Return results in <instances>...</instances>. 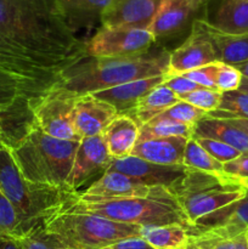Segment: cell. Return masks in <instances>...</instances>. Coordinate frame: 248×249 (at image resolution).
<instances>
[{"label": "cell", "mask_w": 248, "mask_h": 249, "mask_svg": "<svg viewBox=\"0 0 248 249\" xmlns=\"http://www.w3.org/2000/svg\"><path fill=\"white\" fill-rule=\"evenodd\" d=\"M242 78V74H241V72L235 66L225 65V63L219 62L215 78L216 90L220 91L221 94L223 92L238 90Z\"/></svg>", "instance_id": "e575fe53"}, {"label": "cell", "mask_w": 248, "mask_h": 249, "mask_svg": "<svg viewBox=\"0 0 248 249\" xmlns=\"http://www.w3.org/2000/svg\"><path fill=\"white\" fill-rule=\"evenodd\" d=\"M179 101V97L169 88L162 84L151 90L143 99H141L135 109L128 116L135 119L136 123L141 126L155 119L156 117L162 114L165 109H168Z\"/></svg>", "instance_id": "484cf974"}, {"label": "cell", "mask_w": 248, "mask_h": 249, "mask_svg": "<svg viewBox=\"0 0 248 249\" xmlns=\"http://www.w3.org/2000/svg\"><path fill=\"white\" fill-rule=\"evenodd\" d=\"M221 96H223V94L218 91V90L198 88V89L194 90V91L180 97V100L202 109V111H204L208 114L219 108L221 102Z\"/></svg>", "instance_id": "836d02e7"}, {"label": "cell", "mask_w": 248, "mask_h": 249, "mask_svg": "<svg viewBox=\"0 0 248 249\" xmlns=\"http://www.w3.org/2000/svg\"><path fill=\"white\" fill-rule=\"evenodd\" d=\"M206 116L207 113L204 111L180 100L179 102L165 109L162 114L156 117L155 119H169V121L194 126L197 122L201 121Z\"/></svg>", "instance_id": "4dcf8cb0"}, {"label": "cell", "mask_w": 248, "mask_h": 249, "mask_svg": "<svg viewBox=\"0 0 248 249\" xmlns=\"http://www.w3.org/2000/svg\"><path fill=\"white\" fill-rule=\"evenodd\" d=\"M105 249H155L151 247L147 242H146L145 238H142L141 236H136V237H129L125 240L118 241L114 245L109 246V247Z\"/></svg>", "instance_id": "ab89813d"}, {"label": "cell", "mask_w": 248, "mask_h": 249, "mask_svg": "<svg viewBox=\"0 0 248 249\" xmlns=\"http://www.w3.org/2000/svg\"><path fill=\"white\" fill-rule=\"evenodd\" d=\"M202 27L213 48L215 61L238 66L248 61V36H229L216 31L201 18Z\"/></svg>", "instance_id": "603a6c76"}, {"label": "cell", "mask_w": 248, "mask_h": 249, "mask_svg": "<svg viewBox=\"0 0 248 249\" xmlns=\"http://www.w3.org/2000/svg\"><path fill=\"white\" fill-rule=\"evenodd\" d=\"M75 195L63 204L60 211L91 214L142 228L182 225L190 229L191 226L174 195L164 186H152L147 197L102 202H83L75 198Z\"/></svg>", "instance_id": "3957f363"}, {"label": "cell", "mask_w": 248, "mask_h": 249, "mask_svg": "<svg viewBox=\"0 0 248 249\" xmlns=\"http://www.w3.org/2000/svg\"><path fill=\"white\" fill-rule=\"evenodd\" d=\"M189 170L185 165H159L129 156L112 160L106 172H118L138 179L148 186H164L170 189Z\"/></svg>", "instance_id": "5bb4252c"}, {"label": "cell", "mask_w": 248, "mask_h": 249, "mask_svg": "<svg viewBox=\"0 0 248 249\" xmlns=\"http://www.w3.org/2000/svg\"><path fill=\"white\" fill-rule=\"evenodd\" d=\"M169 190L191 226L198 219L214 213L247 195V191L238 184L237 180L226 177L224 173L216 174L190 168L184 177Z\"/></svg>", "instance_id": "52a82bcc"}, {"label": "cell", "mask_w": 248, "mask_h": 249, "mask_svg": "<svg viewBox=\"0 0 248 249\" xmlns=\"http://www.w3.org/2000/svg\"><path fill=\"white\" fill-rule=\"evenodd\" d=\"M111 1L112 0H56L66 24L78 38H80V32L89 33L96 27H101L102 16Z\"/></svg>", "instance_id": "ac0fdd59"}, {"label": "cell", "mask_w": 248, "mask_h": 249, "mask_svg": "<svg viewBox=\"0 0 248 249\" xmlns=\"http://www.w3.org/2000/svg\"><path fill=\"white\" fill-rule=\"evenodd\" d=\"M223 119L228 121L229 123H231L232 125L240 128L241 130H243L248 135V119H243V118H223Z\"/></svg>", "instance_id": "b9f144b4"}, {"label": "cell", "mask_w": 248, "mask_h": 249, "mask_svg": "<svg viewBox=\"0 0 248 249\" xmlns=\"http://www.w3.org/2000/svg\"><path fill=\"white\" fill-rule=\"evenodd\" d=\"M173 136L192 139V125H186L169 119H152L140 126L138 142L153 140V139L173 138Z\"/></svg>", "instance_id": "83f0119b"}, {"label": "cell", "mask_w": 248, "mask_h": 249, "mask_svg": "<svg viewBox=\"0 0 248 249\" xmlns=\"http://www.w3.org/2000/svg\"><path fill=\"white\" fill-rule=\"evenodd\" d=\"M213 118H243L248 119V92L235 90L223 92L220 106L216 111L207 114Z\"/></svg>", "instance_id": "f546056e"}, {"label": "cell", "mask_w": 248, "mask_h": 249, "mask_svg": "<svg viewBox=\"0 0 248 249\" xmlns=\"http://www.w3.org/2000/svg\"><path fill=\"white\" fill-rule=\"evenodd\" d=\"M236 180H237V179H236ZM237 181H238V184H240L241 186H242L243 189H245L246 191L248 192V178H247V179H241V180H237Z\"/></svg>", "instance_id": "f6af8a7d"}, {"label": "cell", "mask_w": 248, "mask_h": 249, "mask_svg": "<svg viewBox=\"0 0 248 249\" xmlns=\"http://www.w3.org/2000/svg\"><path fill=\"white\" fill-rule=\"evenodd\" d=\"M189 139L181 136L153 139L138 142L131 151L134 157L159 165H182Z\"/></svg>", "instance_id": "ffe728a7"}, {"label": "cell", "mask_w": 248, "mask_h": 249, "mask_svg": "<svg viewBox=\"0 0 248 249\" xmlns=\"http://www.w3.org/2000/svg\"><path fill=\"white\" fill-rule=\"evenodd\" d=\"M22 235L23 231L16 209L0 191V236H6L17 240Z\"/></svg>", "instance_id": "1f68e13d"}, {"label": "cell", "mask_w": 248, "mask_h": 249, "mask_svg": "<svg viewBox=\"0 0 248 249\" xmlns=\"http://www.w3.org/2000/svg\"><path fill=\"white\" fill-rule=\"evenodd\" d=\"M113 158L109 156L104 136L83 138L79 141L72 169L66 180V190L72 194L77 192V189L95 173L100 170L106 172Z\"/></svg>", "instance_id": "30bf717a"}, {"label": "cell", "mask_w": 248, "mask_h": 249, "mask_svg": "<svg viewBox=\"0 0 248 249\" xmlns=\"http://www.w3.org/2000/svg\"><path fill=\"white\" fill-rule=\"evenodd\" d=\"M77 95L55 85L34 106V124L51 138L80 141L73 126V113Z\"/></svg>", "instance_id": "ba28073f"}, {"label": "cell", "mask_w": 248, "mask_h": 249, "mask_svg": "<svg viewBox=\"0 0 248 249\" xmlns=\"http://www.w3.org/2000/svg\"><path fill=\"white\" fill-rule=\"evenodd\" d=\"M195 140H196L197 143H198L203 150H206L214 160L223 163V164L226 162H230V160H235L238 156L242 155V153L238 152V151L235 150L233 147L226 145V143L220 142V141L203 138H197L195 139Z\"/></svg>", "instance_id": "d590c367"}, {"label": "cell", "mask_w": 248, "mask_h": 249, "mask_svg": "<svg viewBox=\"0 0 248 249\" xmlns=\"http://www.w3.org/2000/svg\"><path fill=\"white\" fill-rule=\"evenodd\" d=\"M164 85L167 88H169L177 97H182L184 95L189 94V92L194 91V90L198 89L197 84H195L192 80H190L189 78L184 77V75H168L167 80L164 82Z\"/></svg>", "instance_id": "f35d334b"}, {"label": "cell", "mask_w": 248, "mask_h": 249, "mask_svg": "<svg viewBox=\"0 0 248 249\" xmlns=\"http://www.w3.org/2000/svg\"><path fill=\"white\" fill-rule=\"evenodd\" d=\"M207 0H164L151 23L150 33L155 40L179 34L203 16Z\"/></svg>", "instance_id": "7c38bea8"}, {"label": "cell", "mask_w": 248, "mask_h": 249, "mask_svg": "<svg viewBox=\"0 0 248 249\" xmlns=\"http://www.w3.org/2000/svg\"><path fill=\"white\" fill-rule=\"evenodd\" d=\"M79 141L58 140L35 124L21 141L10 148L14 160L27 181L36 186L66 191Z\"/></svg>", "instance_id": "277c9868"}, {"label": "cell", "mask_w": 248, "mask_h": 249, "mask_svg": "<svg viewBox=\"0 0 248 249\" xmlns=\"http://www.w3.org/2000/svg\"><path fill=\"white\" fill-rule=\"evenodd\" d=\"M203 138L220 141L241 153H248V135L225 119L206 116L192 126V139Z\"/></svg>", "instance_id": "7402d4cb"}, {"label": "cell", "mask_w": 248, "mask_h": 249, "mask_svg": "<svg viewBox=\"0 0 248 249\" xmlns=\"http://www.w3.org/2000/svg\"><path fill=\"white\" fill-rule=\"evenodd\" d=\"M43 226L65 249H105L118 241L141 236L142 226L118 223L91 214L57 211Z\"/></svg>", "instance_id": "8992f818"}, {"label": "cell", "mask_w": 248, "mask_h": 249, "mask_svg": "<svg viewBox=\"0 0 248 249\" xmlns=\"http://www.w3.org/2000/svg\"><path fill=\"white\" fill-rule=\"evenodd\" d=\"M141 237L155 249H181L189 243V229L182 225L142 228Z\"/></svg>", "instance_id": "4316f807"}, {"label": "cell", "mask_w": 248, "mask_h": 249, "mask_svg": "<svg viewBox=\"0 0 248 249\" xmlns=\"http://www.w3.org/2000/svg\"><path fill=\"white\" fill-rule=\"evenodd\" d=\"M118 116L112 105L97 99L91 94L77 97L73 113V126L75 134L83 138L102 135L105 129Z\"/></svg>", "instance_id": "2e32d148"}, {"label": "cell", "mask_w": 248, "mask_h": 249, "mask_svg": "<svg viewBox=\"0 0 248 249\" xmlns=\"http://www.w3.org/2000/svg\"><path fill=\"white\" fill-rule=\"evenodd\" d=\"M152 186L118 172H105L99 180L90 185L84 192L75 195L83 202H102L112 199L147 197Z\"/></svg>", "instance_id": "4fadbf2b"}, {"label": "cell", "mask_w": 248, "mask_h": 249, "mask_svg": "<svg viewBox=\"0 0 248 249\" xmlns=\"http://www.w3.org/2000/svg\"><path fill=\"white\" fill-rule=\"evenodd\" d=\"M235 67L240 71L241 74H242V77L247 78L248 79V61L245 63H241V65H238V66H235Z\"/></svg>", "instance_id": "7bdbcfd3"}, {"label": "cell", "mask_w": 248, "mask_h": 249, "mask_svg": "<svg viewBox=\"0 0 248 249\" xmlns=\"http://www.w3.org/2000/svg\"><path fill=\"white\" fill-rule=\"evenodd\" d=\"M189 238L201 249H248V231L231 226L189 229Z\"/></svg>", "instance_id": "cb8c5ba5"}, {"label": "cell", "mask_w": 248, "mask_h": 249, "mask_svg": "<svg viewBox=\"0 0 248 249\" xmlns=\"http://www.w3.org/2000/svg\"><path fill=\"white\" fill-rule=\"evenodd\" d=\"M87 41L56 0H0V131L11 148L34 124L33 108L84 58Z\"/></svg>", "instance_id": "6da1fadb"}, {"label": "cell", "mask_w": 248, "mask_h": 249, "mask_svg": "<svg viewBox=\"0 0 248 249\" xmlns=\"http://www.w3.org/2000/svg\"><path fill=\"white\" fill-rule=\"evenodd\" d=\"M0 249H21V246L16 238L0 236Z\"/></svg>", "instance_id": "60d3db41"}, {"label": "cell", "mask_w": 248, "mask_h": 249, "mask_svg": "<svg viewBox=\"0 0 248 249\" xmlns=\"http://www.w3.org/2000/svg\"><path fill=\"white\" fill-rule=\"evenodd\" d=\"M0 191L16 209L23 235L60 211L77 194L36 186L27 181L6 146H0Z\"/></svg>", "instance_id": "5b68a950"}, {"label": "cell", "mask_w": 248, "mask_h": 249, "mask_svg": "<svg viewBox=\"0 0 248 249\" xmlns=\"http://www.w3.org/2000/svg\"><path fill=\"white\" fill-rule=\"evenodd\" d=\"M167 78L168 75H158V77L134 80L109 89L92 92L91 95L112 105L117 109L118 114H129L135 109L141 99H143L151 90L164 84Z\"/></svg>", "instance_id": "d6986e66"}, {"label": "cell", "mask_w": 248, "mask_h": 249, "mask_svg": "<svg viewBox=\"0 0 248 249\" xmlns=\"http://www.w3.org/2000/svg\"><path fill=\"white\" fill-rule=\"evenodd\" d=\"M164 0H112L101 26L148 29Z\"/></svg>", "instance_id": "9a60e30c"}, {"label": "cell", "mask_w": 248, "mask_h": 249, "mask_svg": "<svg viewBox=\"0 0 248 249\" xmlns=\"http://www.w3.org/2000/svg\"><path fill=\"white\" fill-rule=\"evenodd\" d=\"M155 38L148 29L101 26L87 40L89 57H123L147 53Z\"/></svg>", "instance_id": "9c48e42d"}, {"label": "cell", "mask_w": 248, "mask_h": 249, "mask_svg": "<svg viewBox=\"0 0 248 249\" xmlns=\"http://www.w3.org/2000/svg\"><path fill=\"white\" fill-rule=\"evenodd\" d=\"M221 226H231L248 231V192L243 198L198 219L191 228L203 230Z\"/></svg>", "instance_id": "d4e9b609"}, {"label": "cell", "mask_w": 248, "mask_h": 249, "mask_svg": "<svg viewBox=\"0 0 248 249\" xmlns=\"http://www.w3.org/2000/svg\"><path fill=\"white\" fill-rule=\"evenodd\" d=\"M215 62L213 48L202 27L201 18L192 24L186 40L170 53L168 75H181Z\"/></svg>", "instance_id": "8fae6325"}, {"label": "cell", "mask_w": 248, "mask_h": 249, "mask_svg": "<svg viewBox=\"0 0 248 249\" xmlns=\"http://www.w3.org/2000/svg\"><path fill=\"white\" fill-rule=\"evenodd\" d=\"M181 249H201V248L197 247V246L195 245V243H192L191 241H190V238H189V243H187V245L185 246V247H182Z\"/></svg>", "instance_id": "bcb514c9"}, {"label": "cell", "mask_w": 248, "mask_h": 249, "mask_svg": "<svg viewBox=\"0 0 248 249\" xmlns=\"http://www.w3.org/2000/svg\"><path fill=\"white\" fill-rule=\"evenodd\" d=\"M238 90H241V91L248 92V79H247V78H245V77L242 78V80H241V84H240V88H238Z\"/></svg>", "instance_id": "ee69618b"}, {"label": "cell", "mask_w": 248, "mask_h": 249, "mask_svg": "<svg viewBox=\"0 0 248 249\" xmlns=\"http://www.w3.org/2000/svg\"><path fill=\"white\" fill-rule=\"evenodd\" d=\"M0 146H6L7 147V143H6V141H5V138H4V135L1 134V131H0Z\"/></svg>", "instance_id": "7dc6e473"}, {"label": "cell", "mask_w": 248, "mask_h": 249, "mask_svg": "<svg viewBox=\"0 0 248 249\" xmlns=\"http://www.w3.org/2000/svg\"><path fill=\"white\" fill-rule=\"evenodd\" d=\"M229 36H248V0H207L203 18Z\"/></svg>", "instance_id": "e0dca14e"}, {"label": "cell", "mask_w": 248, "mask_h": 249, "mask_svg": "<svg viewBox=\"0 0 248 249\" xmlns=\"http://www.w3.org/2000/svg\"><path fill=\"white\" fill-rule=\"evenodd\" d=\"M218 65L219 62L211 63V65H207L204 67L197 68V70L191 71V72L185 73L184 77L189 78L190 80L197 84L201 88H206V89H212L216 90V84H215V78H216V71H218Z\"/></svg>", "instance_id": "8d00e7d4"}, {"label": "cell", "mask_w": 248, "mask_h": 249, "mask_svg": "<svg viewBox=\"0 0 248 249\" xmlns=\"http://www.w3.org/2000/svg\"><path fill=\"white\" fill-rule=\"evenodd\" d=\"M17 241L21 249H65L58 241L46 232L43 224L29 230Z\"/></svg>", "instance_id": "d6a6232c"}, {"label": "cell", "mask_w": 248, "mask_h": 249, "mask_svg": "<svg viewBox=\"0 0 248 249\" xmlns=\"http://www.w3.org/2000/svg\"><path fill=\"white\" fill-rule=\"evenodd\" d=\"M140 125L128 114H118L107 125L102 136L109 156L113 160H122L131 155L138 143Z\"/></svg>", "instance_id": "44dd1931"}, {"label": "cell", "mask_w": 248, "mask_h": 249, "mask_svg": "<svg viewBox=\"0 0 248 249\" xmlns=\"http://www.w3.org/2000/svg\"><path fill=\"white\" fill-rule=\"evenodd\" d=\"M182 165L190 169L201 170V172L223 174V163L214 160L206 150H203L197 143L195 139L187 140Z\"/></svg>", "instance_id": "f1b7e54d"}, {"label": "cell", "mask_w": 248, "mask_h": 249, "mask_svg": "<svg viewBox=\"0 0 248 249\" xmlns=\"http://www.w3.org/2000/svg\"><path fill=\"white\" fill-rule=\"evenodd\" d=\"M170 53L147 51L123 57H87L72 66L58 87L80 96L145 78L168 75Z\"/></svg>", "instance_id": "7a4b0ae2"}, {"label": "cell", "mask_w": 248, "mask_h": 249, "mask_svg": "<svg viewBox=\"0 0 248 249\" xmlns=\"http://www.w3.org/2000/svg\"><path fill=\"white\" fill-rule=\"evenodd\" d=\"M223 173L232 179H247L248 178V153H242L235 160L223 164Z\"/></svg>", "instance_id": "74e56055"}]
</instances>
